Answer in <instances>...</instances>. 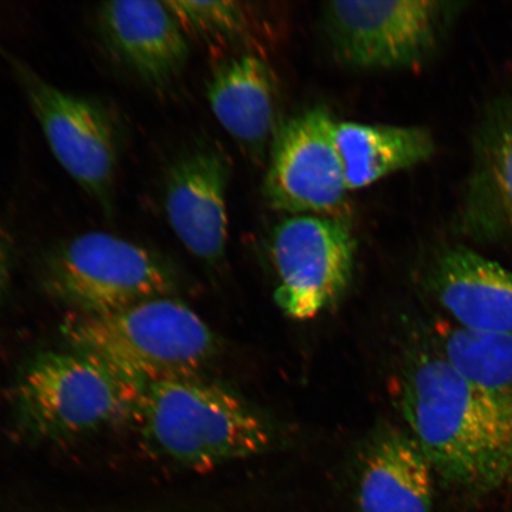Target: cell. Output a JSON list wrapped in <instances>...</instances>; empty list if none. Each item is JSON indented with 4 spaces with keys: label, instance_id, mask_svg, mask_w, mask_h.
Listing matches in <instances>:
<instances>
[{
    "label": "cell",
    "instance_id": "cell-19",
    "mask_svg": "<svg viewBox=\"0 0 512 512\" xmlns=\"http://www.w3.org/2000/svg\"><path fill=\"white\" fill-rule=\"evenodd\" d=\"M12 260V247L8 240L0 236V298L10 285Z\"/></svg>",
    "mask_w": 512,
    "mask_h": 512
},
{
    "label": "cell",
    "instance_id": "cell-2",
    "mask_svg": "<svg viewBox=\"0 0 512 512\" xmlns=\"http://www.w3.org/2000/svg\"><path fill=\"white\" fill-rule=\"evenodd\" d=\"M133 416L153 452L195 471L259 456L274 444L273 428L264 416L200 376L139 387Z\"/></svg>",
    "mask_w": 512,
    "mask_h": 512
},
{
    "label": "cell",
    "instance_id": "cell-9",
    "mask_svg": "<svg viewBox=\"0 0 512 512\" xmlns=\"http://www.w3.org/2000/svg\"><path fill=\"white\" fill-rule=\"evenodd\" d=\"M335 121L317 107L279 126L264 184L268 206L288 216L338 217L349 190L335 142Z\"/></svg>",
    "mask_w": 512,
    "mask_h": 512
},
{
    "label": "cell",
    "instance_id": "cell-4",
    "mask_svg": "<svg viewBox=\"0 0 512 512\" xmlns=\"http://www.w3.org/2000/svg\"><path fill=\"white\" fill-rule=\"evenodd\" d=\"M138 388L94 358L69 349L31 358L15 389L19 426L37 440L104 430L133 415Z\"/></svg>",
    "mask_w": 512,
    "mask_h": 512
},
{
    "label": "cell",
    "instance_id": "cell-8",
    "mask_svg": "<svg viewBox=\"0 0 512 512\" xmlns=\"http://www.w3.org/2000/svg\"><path fill=\"white\" fill-rule=\"evenodd\" d=\"M270 253L278 277L275 304L288 318L309 320L348 290L356 242L339 217L294 215L272 230Z\"/></svg>",
    "mask_w": 512,
    "mask_h": 512
},
{
    "label": "cell",
    "instance_id": "cell-1",
    "mask_svg": "<svg viewBox=\"0 0 512 512\" xmlns=\"http://www.w3.org/2000/svg\"><path fill=\"white\" fill-rule=\"evenodd\" d=\"M399 386L409 434L441 479L475 494L512 482V393L465 380L431 344L406 350Z\"/></svg>",
    "mask_w": 512,
    "mask_h": 512
},
{
    "label": "cell",
    "instance_id": "cell-3",
    "mask_svg": "<svg viewBox=\"0 0 512 512\" xmlns=\"http://www.w3.org/2000/svg\"><path fill=\"white\" fill-rule=\"evenodd\" d=\"M61 332L69 349L94 358L137 388L200 376L219 352L214 331L174 297L146 300L106 315L74 313Z\"/></svg>",
    "mask_w": 512,
    "mask_h": 512
},
{
    "label": "cell",
    "instance_id": "cell-14",
    "mask_svg": "<svg viewBox=\"0 0 512 512\" xmlns=\"http://www.w3.org/2000/svg\"><path fill=\"white\" fill-rule=\"evenodd\" d=\"M278 82L262 57L246 53L217 66L207 85L211 112L248 156L261 160L277 125Z\"/></svg>",
    "mask_w": 512,
    "mask_h": 512
},
{
    "label": "cell",
    "instance_id": "cell-12",
    "mask_svg": "<svg viewBox=\"0 0 512 512\" xmlns=\"http://www.w3.org/2000/svg\"><path fill=\"white\" fill-rule=\"evenodd\" d=\"M459 223L476 240H512V98L492 106L478 127Z\"/></svg>",
    "mask_w": 512,
    "mask_h": 512
},
{
    "label": "cell",
    "instance_id": "cell-16",
    "mask_svg": "<svg viewBox=\"0 0 512 512\" xmlns=\"http://www.w3.org/2000/svg\"><path fill=\"white\" fill-rule=\"evenodd\" d=\"M335 142L349 191L414 168L435 152L426 128L335 121Z\"/></svg>",
    "mask_w": 512,
    "mask_h": 512
},
{
    "label": "cell",
    "instance_id": "cell-17",
    "mask_svg": "<svg viewBox=\"0 0 512 512\" xmlns=\"http://www.w3.org/2000/svg\"><path fill=\"white\" fill-rule=\"evenodd\" d=\"M440 354L476 386L512 393V336L475 331L462 326L437 328Z\"/></svg>",
    "mask_w": 512,
    "mask_h": 512
},
{
    "label": "cell",
    "instance_id": "cell-10",
    "mask_svg": "<svg viewBox=\"0 0 512 512\" xmlns=\"http://www.w3.org/2000/svg\"><path fill=\"white\" fill-rule=\"evenodd\" d=\"M229 158L200 146L172 160L164 178L166 219L182 245L209 266L220 264L228 241Z\"/></svg>",
    "mask_w": 512,
    "mask_h": 512
},
{
    "label": "cell",
    "instance_id": "cell-6",
    "mask_svg": "<svg viewBox=\"0 0 512 512\" xmlns=\"http://www.w3.org/2000/svg\"><path fill=\"white\" fill-rule=\"evenodd\" d=\"M10 63L57 162L112 219L121 132L110 108L62 91L21 60Z\"/></svg>",
    "mask_w": 512,
    "mask_h": 512
},
{
    "label": "cell",
    "instance_id": "cell-13",
    "mask_svg": "<svg viewBox=\"0 0 512 512\" xmlns=\"http://www.w3.org/2000/svg\"><path fill=\"white\" fill-rule=\"evenodd\" d=\"M428 286L462 328L512 336V271L465 247L444 249Z\"/></svg>",
    "mask_w": 512,
    "mask_h": 512
},
{
    "label": "cell",
    "instance_id": "cell-11",
    "mask_svg": "<svg viewBox=\"0 0 512 512\" xmlns=\"http://www.w3.org/2000/svg\"><path fill=\"white\" fill-rule=\"evenodd\" d=\"M96 28L108 55L155 91L169 88L188 62L187 32L165 2L102 3Z\"/></svg>",
    "mask_w": 512,
    "mask_h": 512
},
{
    "label": "cell",
    "instance_id": "cell-7",
    "mask_svg": "<svg viewBox=\"0 0 512 512\" xmlns=\"http://www.w3.org/2000/svg\"><path fill=\"white\" fill-rule=\"evenodd\" d=\"M432 0H357L324 5L332 53L358 70L418 67L433 54L450 9Z\"/></svg>",
    "mask_w": 512,
    "mask_h": 512
},
{
    "label": "cell",
    "instance_id": "cell-5",
    "mask_svg": "<svg viewBox=\"0 0 512 512\" xmlns=\"http://www.w3.org/2000/svg\"><path fill=\"white\" fill-rule=\"evenodd\" d=\"M51 296L79 315H106L146 300L172 297L179 280L169 259L106 232H88L51 247L42 261Z\"/></svg>",
    "mask_w": 512,
    "mask_h": 512
},
{
    "label": "cell",
    "instance_id": "cell-18",
    "mask_svg": "<svg viewBox=\"0 0 512 512\" xmlns=\"http://www.w3.org/2000/svg\"><path fill=\"white\" fill-rule=\"evenodd\" d=\"M185 32H194L204 40L216 43H246L253 40L256 29L254 11L248 4L219 0V2H165Z\"/></svg>",
    "mask_w": 512,
    "mask_h": 512
},
{
    "label": "cell",
    "instance_id": "cell-15",
    "mask_svg": "<svg viewBox=\"0 0 512 512\" xmlns=\"http://www.w3.org/2000/svg\"><path fill=\"white\" fill-rule=\"evenodd\" d=\"M433 472L411 434L380 428L362 453L358 512H433Z\"/></svg>",
    "mask_w": 512,
    "mask_h": 512
}]
</instances>
